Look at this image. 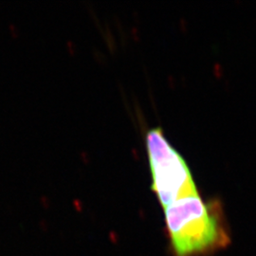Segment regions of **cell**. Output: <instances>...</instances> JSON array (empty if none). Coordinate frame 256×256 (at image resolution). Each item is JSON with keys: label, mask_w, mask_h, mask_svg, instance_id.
<instances>
[{"label": "cell", "mask_w": 256, "mask_h": 256, "mask_svg": "<svg viewBox=\"0 0 256 256\" xmlns=\"http://www.w3.org/2000/svg\"><path fill=\"white\" fill-rule=\"evenodd\" d=\"M167 232L175 256H198L226 246L230 238L217 206L206 203L198 193L164 208Z\"/></svg>", "instance_id": "1"}, {"label": "cell", "mask_w": 256, "mask_h": 256, "mask_svg": "<svg viewBox=\"0 0 256 256\" xmlns=\"http://www.w3.org/2000/svg\"><path fill=\"white\" fill-rule=\"evenodd\" d=\"M146 149L152 175V190L162 207L197 193L186 161L159 127L147 132Z\"/></svg>", "instance_id": "2"}]
</instances>
